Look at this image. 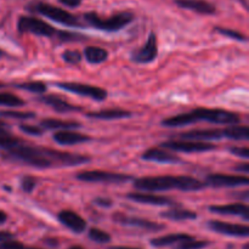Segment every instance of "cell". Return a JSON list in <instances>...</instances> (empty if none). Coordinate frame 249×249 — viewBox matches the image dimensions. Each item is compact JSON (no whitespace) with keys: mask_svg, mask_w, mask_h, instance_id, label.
Returning <instances> with one entry per match:
<instances>
[{"mask_svg":"<svg viewBox=\"0 0 249 249\" xmlns=\"http://www.w3.org/2000/svg\"><path fill=\"white\" fill-rule=\"evenodd\" d=\"M206 186L212 187H237L247 186L249 179L246 175H228V174H209L206 178Z\"/></svg>","mask_w":249,"mask_h":249,"instance_id":"12","label":"cell"},{"mask_svg":"<svg viewBox=\"0 0 249 249\" xmlns=\"http://www.w3.org/2000/svg\"><path fill=\"white\" fill-rule=\"evenodd\" d=\"M26 10L31 12V14H38L44 17H48L51 21H55L57 23L63 24V26L72 27V28H80V27H83L82 22L79 21L77 16L66 11V10L61 9V7L49 4V2L34 0V1H31L27 5Z\"/></svg>","mask_w":249,"mask_h":249,"instance_id":"4","label":"cell"},{"mask_svg":"<svg viewBox=\"0 0 249 249\" xmlns=\"http://www.w3.org/2000/svg\"><path fill=\"white\" fill-rule=\"evenodd\" d=\"M17 31L21 34L31 33L34 36H46V38H51V36H57L58 31L49 24L48 22L43 21L41 18H38L36 16H21L17 21Z\"/></svg>","mask_w":249,"mask_h":249,"instance_id":"7","label":"cell"},{"mask_svg":"<svg viewBox=\"0 0 249 249\" xmlns=\"http://www.w3.org/2000/svg\"><path fill=\"white\" fill-rule=\"evenodd\" d=\"M224 138L236 141H247L249 139V131L247 125H229L228 128L223 129Z\"/></svg>","mask_w":249,"mask_h":249,"instance_id":"27","label":"cell"},{"mask_svg":"<svg viewBox=\"0 0 249 249\" xmlns=\"http://www.w3.org/2000/svg\"><path fill=\"white\" fill-rule=\"evenodd\" d=\"M194 236L189 235V233L179 232V233H169V235L160 236V237L152 238L150 241L151 246L156 248H162V247H170V246H177L178 243L184 242V241L191 240Z\"/></svg>","mask_w":249,"mask_h":249,"instance_id":"23","label":"cell"},{"mask_svg":"<svg viewBox=\"0 0 249 249\" xmlns=\"http://www.w3.org/2000/svg\"><path fill=\"white\" fill-rule=\"evenodd\" d=\"M243 249H249V245H248V243H246V245L243 246Z\"/></svg>","mask_w":249,"mask_h":249,"instance_id":"50","label":"cell"},{"mask_svg":"<svg viewBox=\"0 0 249 249\" xmlns=\"http://www.w3.org/2000/svg\"><path fill=\"white\" fill-rule=\"evenodd\" d=\"M15 233L10 232V231H0V243L6 242V241L15 240Z\"/></svg>","mask_w":249,"mask_h":249,"instance_id":"42","label":"cell"},{"mask_svg":"<svg viewBox=\"0 0 249 249\" xmlns=\"http://www.w3.org/2000/svg\"><path fill=\"white\" fill-rule=\"evenodd\" d=\"M207 226L214 232L231 236V237H248L249 235L248 226L242 225V224H231L220 220H211L207 223Z\"/></svg>","mask_w":249,"mask_h":249,"instance_id":"13","label":"cell"},{"mask_svg":"<svg viewBox=\"0 0 249 249\" xmlns=\"http://www.w3.org/2000/svg\"><path fill=\"white\" fill-rule=\"evenodd\" d=\"M197 122H208L212 124H223V125H233L241 122V117L237 113L220 108H204L198 107L186 113L177 114L160 122L163 126L167 128H179L195 124Z\"/></svg>","mask_w":249,"mask_h":249,"instance_id":"2","label":"cell"},{"mask_svg":"<svg viewBox=\"0 0 249 249\" xmlns=\"http://www.w3.org/2000/svg\"><path fill=\"white\" fill-rule=\"evenodd\" d=\"M5 55H6V53H5L4 50H1V49H0V58H1V57H4Z\"/></svg>","mask_w":249,"mask_h":249,"instance_id":"49","label":"cell"},{"mask_svg":"<svg viewBox=\"0 0 249 249\" xmlns=\"http://www.w3.org/2000/svg\"><path fill=\"white\" fill-rule=\"evenodd\" d=\"M108 249H141L135 247H124V246H114V247H109Z\"/></svg>","mask_w":249,"mask_h":249,"instance_id":"47","label":"cell"},{"mask_svg":"<svg viewBox=\"0 0 249 249\" xmlns=\"http://www.w3.org/2000/svg\"><path fill=\"white\" fill-rule=\"evenodd\" d=\"M235 170H236V172L242 173V174H248V173H249V164H248L247 162H246V163H241V164L236 165Z\"/></svg>","mask_w":249,"mask_h":249,"instance_id":"43","label":"cell"},{"mask_svg":"<svg viewBox=\"0 0 249 249\" xmlns=\"http://www.w3.org/2000/svg\"><path fill=\"white\" fill-rule=\"evenodd\" d=\"M5 87V84H4V83H1V82H0V89H2V88H4Z\"/></svg>","mask_w":249,"mask_h":249,"instance_id":"51","label":"cell"},{"mask_svg":"<svg viewBox=\"0 0 249 249\" xmlns=\"http://www.w3.org/2000/svg\"><path fill=\"white\" fill-rule=\"evenodd\" d=\"M231 155L236 156V157L243 158V160H248L249 158V151L245 146H232V147L229 148Z\"/></svg>","mask_w":249,"mask_h":249,"instance_id":"38","label":"cell"},{"mask_svg":"<svg viewBox=\"0 0 249 249\" xmlns=\"http://www.w3.org/2000/svg\"><path fill=\"white\" fill-rule=\"evenodd\" d=\"M94 203L96 204V206L101 207V208H111L112 206H113V201H112L111 198H108V197H96V198L94 199Z\"/></svg>","mask_w":249,"mask_h":249,"instance_id":"40","label":"cell"},{"mask_svg":"<svg viewBox=\"0 0 249 249\" xmlns=\"http://www.w3.org/2000/svg\"><path fill=\"white\" fill-rule=\"evenodd\" d=\"M214 32H216V33L226 36V38L233 39V40H237V41L247 40V38H246L245 34L241 33V32H238V31H235V29L224 28V27H215V28H214Z\"/></svg>","mask_w":249,"mask_h":249,"instance_id":"33","label":"cell"},{"mask_svg":"<svg viewBox=\"0 0 249 249\" xmlns=\"http://www.w3.org/2000/svg\"><path fill=\"white\" fill-rule=\"evenodd\" d=\"M15 88H18V89L26 90V91L33 92V94H38V95L45 94L46 90H48V85L43 82H39V80L21 83V84H17Z\"/></svg>","mask_w":249,"mask_h":249,"instance_id":"28","label":"cell"},{"mask_svg":"<svg viewBox=\"0 0 249 249\" xmlns=\"http://www.w3.org/2000/svg\"><path fill=\"white\" fill-rule=\"evenodd\" d=\"M82 55L91 65H100L108 58V51L100 46H87Z\"/></svg>","mask_w":249,"mask_h":249,"instance_id":"26","label":"cell"},{"mask_svg":"<svg viewBox=\"0 0 249 249\" xmlns=\"http://www.w3.org/2000/svg\"><path fill=\"white\" fill-rule=\"evenodd\" d=\"M62 5L65 6L71 7V9H75V7H79L82 5L83 0H58Z\"/></svg>","mask_w":249,"mask_h":249,"instance_id":"41","label":"cell"},{"mask_svg":"<svg viewBox=\"0 0 249 249\" xmlns=\"http://www.w3.org/2000/svg\"><path fill=\"white\" fill-rule=\"evenodd\" d=\"M68 249H85V248H83L82 246H71Z\"/></svg>","mask_w":249,"mask_h":249,"instance_id":"48","label":"cell"},{"mask_svg":"<svg viewBox=\"0 0 249 249\" xmlns=\"http://www.w3.org/2000/svg\"><path fill=\"white\" fill-rule=\"evenodd\" d=\"M162 148L169 150L170 152H184V153H201L209 152L216 150V146L211 142H201V141L189 140H169L163 142Z\"/></svg>","mask_w":249,"mask_h":249,"instance_id":"9","label":"cell"},{"mask_svg":"<svg viewBox=\"0 0 249 249\" xmlns=\"http://www.w3.org/2000/svg\"><path fill=\"white\" fill-rule=\"evenodd\" d=\"M55 87L65 91L77 94L83 97H89L94 101H105L108 96L107 91L102 88L96 87V85L83 84V83L74 82H57L55 83Z\"/></svg>","mask_w":249,"mask_h":249,"instance_id":"8","label":"cell"},{"mask_svg":"<svg viewBox=\"0 0 249 249\" xmlns=\"http://www.w3.org/2000/svg\"><path fill=\"white\" fill-rule=\"evenodd\" d=\"M88 236H89L90 240L95 243H99V245H106L112 241L111 235L106 231L101 230V229L97 228H91L88 231Z\"/></svg>","mask_w":249,"mask_h":249,"instance_id":"29","label":"cell"},{"mask_svg":"<svg viewBox=\"0 0 249 249\" xmlns=\"http://www.w3.org/2000/svg\"><path fill=\"white\" fill-rule=\"evenodd\" d=\"M177 6L180 9L190 10L201 15H214L216 7L207 0H174Z\"/></svg>","mask_w":249,"mask_h":249,"instance_id":"20","label":"cell"},{"mask_svg":"<svg viewBox=\"0 0 249 249\" xmlns=\"http://www.w3.org/2000/svg\"><path fill=\"white\" fill-rule=\"evenodd\" d=\"M179 140L209 142V141L221 140V139H224V135L221 129H195V130L179 134Z\"/></svg>","mask_w":249,"mask_h":249,"instance_id":"17","label":"cell"},{"mask_svg":"<svg viewBox=\"0 0 249 249\" xmlns=\"http://www.w3.org/2000/svg\"><path fill=\"white\" fill-rule=\"evenodd\" d=\"M160 216L163 219L172 221H186V220H196L198 218L196 212L190 211V209H185L182 207L174 206L173 208L168 209L160 213Z\"/></svg>","mask_w":249,"mask_h":249,"instance_id":"24","label":"cell"},{"mask_svg":"<svg viewBox=\"0 0 249 249\" xmlns=\"http://www.w3.org/2000/svg\"><path fill=\"white\" fill-rule=\"evenodd\" d=\"M26 249H40V248H36V247H26Z\"/></svg>","mask_w":249,"mask_h":249,"instance_id":"52","label":"cell"},{"mask_svg":"<svg viewBox=\"0 0 249 249\" xmlns=\"http://www.w3.org/2000/svg\"><path fill=\"white\" fill-rule=\"evenodd\" d=\"M133 116L130 111L121 108H108V109H100V111L89 112L87 117L94 119H100V121H117V119L130 118Z\"/></svg>","mask_w":249,"mask_h":249,"instance_id":"22","label":"cell"},{"mask_svg":"<svg viewBox=\"0 0 249 249\" xmlns=\"http://www.w3.org/2000/svg\"><path fill=\"white\" fill-rule=\"evenodd\" d=\"M39 100H40L43 104H45L46 106L55 109L58 113H70V112L82 111V107L70 104V102H67L65 99L58 96V95H41V96L39 97Z\"/></svg>","mask_w":249,"mask_h":249,"instance_id":"18","label":"cell"},{"mask_svg":"<svg viewBox=\"0 0 249 249\" xmlns=\"http://www.w3.org/2000/svg\"><path fill=\"white\" fill-rule=\"evenodd\" d=\"M53 140L55 141L56 143H58V145L72 146L78 145V143L89 142L92 139L90 138L89 135L77 133V131L74 130H61L53 134Z\"/></svg>","mask_w":249,"mask_h":249,"instance_id":"19","label":"cell"},{"mask_svg":"<svg viewBox=\"0 0 249 249\" xmlns=\"http://www.w3.org/2000/svg\"><path fill=\"white\" fill-rule=\"evenodd\" d=\"M57 219L65 228L72 231L73 233L79 235V233H83L87 230V221H85V219L82 218L79 214L73 211H68V209L61 211L57 214Z\"/></svg>","mask_w":249,"mask_h":249,"instance_id":"16","label":"cell"},{"mask_svg":"<svg viewBox=\"0 0 249 249\" xmlns=\"http://www.w3.org/2000/svg\"><path fill=\"white\" fill-rule=\"evenodd\" d=\"M22 133L31 136H41L44 133V129L39 125H31V124H21L18 126Z\"/></svg>","mask_w":249,"mask_h":249,"instance_id":"37","label":"cell"},{"mask_svg":"<svg viewBox=\"0 0 249 249\" xmlns=\"http://www.w3.org/2000/svg\"><path fill=\"white\" fill-rule=\"evenodd\" d=\"M112 219H113L114 223L119 224V225L142 229V230L151 231V232H158V231H162L165 229V225H163V224L147 220V219L143 218H139V216L126 215V214L121 213V212H117L116 214H113Z\"/></svg>","mask_w":249,"mask_h":249,"instance_id":"10","label":"cell"},{"mask_svg":"<svg viewBox=\"0 0 249 249\" xmlns=\"http://www.w3.org/2000/svg\"><path fill=\"white\" fill-rule=\"evenodd\" d=\"M62 58L68 65H78L82 62L83 55L78 50H66L62 53Z\"/></svg>","mask_w":249,"mask_h":249,"instance_id":"35","label":"cell"},{"mask_svg":"<svg viewBox=\"0 0 249 249\" xmlns=\"http://www.w3.org/2000/svg\"><path fill=\"white\" fill-rule=\"evenodd\" d=\"M21 139L15 138L10 133H0V151L5 152L21 142Z\"/></svg>","mask_w":249,"mask_h":249,"instance_id":"32","label":"cell"},{"mask_svg":"<svg viewBox=\"0 0 249 249\" xmlns=\"http://www.w3.org/2000/svg\"><path fill=\"white\" fill-rule=\"evenodd\" d=\"M2 157L9 162L28 165L36 169L77 167L91 160V158L85 155L63 152L43 146L31 145L24 141H21L18 145L10 148L9 151L2 152Z\"/></svg>","mask_w":249,"mask_h":249,"instance_id":"1","label":"cell"},{"mask_svg":"<svg viewBox=\"0 0 249 249\" xmlns=\"http://www.w3.org/2000/svg\"><path fill=\"white\" fill-rule=\"evenodd\" d=\"M24 100L10 92H0V106L5 107H21L24 106Z\"/></svg>","mask_w":249,"mask_h":249,"instance_id":"30","label":"cell"},{"mask_svg":"<svg viewBox=\"0 0 249 249\" xmlns=\"http://www.w3.org/2000/svg\"><path fill=\"white\" fill-rule=\"evenodd\" d=\"M7 131H9V125L0 121V133H7Z\"/></svg>","mask_w":249,"mask_h":249,"instance_id":"45","label":"cell"},{"mask_svg":"<svg viewBox=\"0 0 249 249\" xmlns=\"http://www.w3.org/2000/svg\"><path fill=\"white\" fill-rule=\"evenodd\" d=\"M0 116L6 118L19 119V121H27V119L36 118V114L34 112H23V111H1Z\"/></svg>","mask_w":249,"mask_h":249,"instance_id":"34","label":"cell"},{"mask_svg":"<svg viewBox=\"0 0 249 249\" xmlns=\"http://www.w3.org/2000/svg\"><path fill=\"white\" fill-rule=\"evenodd\" d=\"M209 212L214 214H220V215H236L241 216L246 221L249 220L248 206L245 203H231L224 204V206H211Z\"/></svg>","mask_w":249,"mask_h":249,"instance_id":"21","label":"cell"},{"mask_svg":"<svg viewBox=\"0 0 249 249\" xmlns=\"http://www.w3.org/2000/svg\"><path fill=\"white\" fill-rule=\"evenodd\" d=\"M126 198L130 201L136 202L141 204H148V206H160V207H172L177 206L172 198L167 196H160L156 194H150V192H129L126 195Z\"/></svg>","mask_w":249,"mask_h":249,"instance_id":"14","label":"cell"},{"mask_svg":"<svg viewBox=\"0 0 249 249\" xmlns=\"http://www.w3.org/2000/svg\"><path fill=\"white\" fill-rule=\"evenodd\" d=\"M141 160H147V162L160 163V164H178L181 163V158L179 156L174 155L170 151L162 147H152L141 155Z\"/></svg>","mask_w":249,"mask_h":249,"instance_id":"15","label":"cell"},{"mask_svg":"<svg viewBox=\"0 0 249 249\" xmlns=\"http://www.w3.org/2000/svg\"><path fill=\"white\" fill-rule=\"evenodd\" d=\"M158 55V41L156 33L151 32L146 43L131 53V61L135 63H151Z\"/></svg>","mask_w":249,"mask_h":249,"instance_id":"11","label":"cell"},{"mask_svg":"<svg viewBox=\"0 0 249 249\" xmlns=\"http://www.w3.org/2000/svg\"><path fill=\"white\" fill-rule=\"evenodd\" d=\"M75 179L83 182L106 185H121L128 181H133L134 178L129 174L122 173L105 172V170H84L75 175Z\"/></svg>","mask_w":249,"mask_h":249,"instance_id":"6","label":"cell"},{"mask_svg":"<svg viewBox=\"0 0 249 249\" xmlns=\"http://www.w3.org/2000/svg\"><path fill=\"white\" fill-rule=\"evenodd\" d=\"M36 187V179L32 175H24L21 179V189L24 194H32Z\"/></svg>","mask_w":249,"mask_h":249,"instance_id":"36","label":"cell"},{"mask_svg":"<svg viewBox=\"0 0 249 249\" xmlns=\"http://www.w3.org/2000/svg\"><path fill=\"white\" fill-rule=\"evenodd\" d=\"M0 249H26V246L16 240H10L0 243Z\"/></svg>","mask_w":249,"mask_h":249,"instance_id":"39","label":"cell"},{"mask_svg":"<svg viewBox=\"0 0 249 249\" xmlns=\"http://www.w3.org/2000/svg\"><path fill=\"white\" fill-rule=\"evenodd\" d=\"M45 243L46 245L51 246V247H57L58 246V242L55 238H45Z\"/></svg>","mask_w":249,"mask_h":249,"instance_id":"44","label":"cell"},{"mask_svg":"<svg viewBox=\"0 0 249 249\" xmlns=\"http://www.w3.org/2000/svg\"><path fill=\"white\" fill-rule=\"evenodd\" d=\"M82 124L78 122L72 121H62V119L56 118H45L40 122V128L49 129V130H75L79 129Z\"/></svg>","mask_w":249,"mask_h":249,"instance_id":"25","label":"cell"},{"mask_svg":"<svg viewBox=\"0 0 249 249\" xmlns=\"http://www.w3.org/2000/svg\"><path fill=\"white\" fill-rule=\"evenodd\" d=\"M134 187L141 192H160L180 190V191H199L206 187V184L194 177H173V175H162V177H145L133 180Z\"/></svg>","mask_w":249,"mask_h":249,"instance_id":"3","label":"cell"},{"mask_svg":"<svg viewBox=\"0 0 249 249\" xmlns=\"http://www.w3.org/2000/svg\"><path fill=\"white\" fill-rule=\"evenodd\" d=\"M6 220H7L6 213L2 211H0V225H2V224H4Z\"/></svg>","mask_w":249,"mask_h":249,"instance_id":"46","label":"cell"},{"mask_svg":"<svg viewBox=\"0 0 249 249\" xmlns=\"http://www.w3.org/2000/svg\"><path fill=\"white\" fill-rule=\"evenodd\" d=\"M211 245L209 241L203 240H196V238H191V240L184 241V242L178 243L174 246V249H204Z\"/></svg>","mask_w":249,"mask_h":249,"instance_id":"31","label":"cell"},{"mask_svg":"<svg viewBox=\"0 0 249 249\" xmlns=\"http://www.w3.org/2000/svg\"><path fill=\"white\" fill-rule=\"evenodd\" d=\"M83 18L89 26L94 27L95 29H99V31L118 32L125 28L134 21V14L130 11H123L112 15L109 17H101L96 12L90 11L84 14Z\"/></svg>","mask_w":249,"mask_h":249,"instance_id":"5","label":"cell"}]
</instances>
